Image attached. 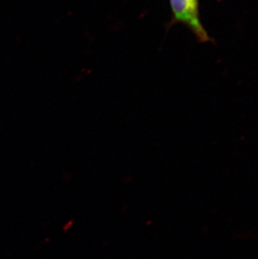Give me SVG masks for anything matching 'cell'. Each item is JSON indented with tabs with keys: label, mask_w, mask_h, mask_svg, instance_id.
Wrapping results in <instances>:
<instances>
[{
	"label": "cell",
	"mask_w": 258,
	"mask_h": 259,
	"mask_svg": "<svg viewBox=\"0 0 258 259\" xmlns=\"http://www.w3.org/2000/svg\"><path fill=\"white\" fill-rule=\"evenodd\" d=\"M172 20L168 26L181 23L190 29L200 43L214 40L200 21V0H169Z\"/></svg>",
	"instance_id": "cell-1"
}]
</instances>
